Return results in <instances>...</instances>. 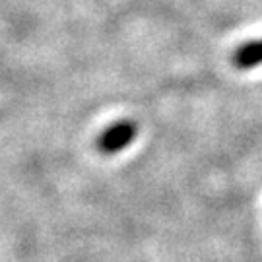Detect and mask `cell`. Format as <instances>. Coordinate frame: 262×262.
Returning <instances> with one entry per match:
<instances>
[{"label":"cell","instance_id":"obj_2","mask_svg":"<svg viewBox=\"0 0 262 262\" xmlns=\"http://www.w3.org/2000/svg\"><path fill=\"white\" fill-rule=\"evenodd\" d=\"M233 64L237 68H254L262 64V39L247 41L233 53Z\"/></svg>","mask_w":262,"mask_h":262},{"label":"cell","instance_id":"obj_1","mask_svg":"<svg viewBox=\"0 0 262 262\" xmlns=\"http://www.w3.org/2000/svg\"><path fill=\"white\" fill-rule=\"evenodd\" d=\"M138 134V126L134 121H119L111 124L109 128H105L97 140V148L107 156L119 154L124 148H128L134 138Z\"/></svg>","mask_w":262,"mask_h":262}]
</instances>
